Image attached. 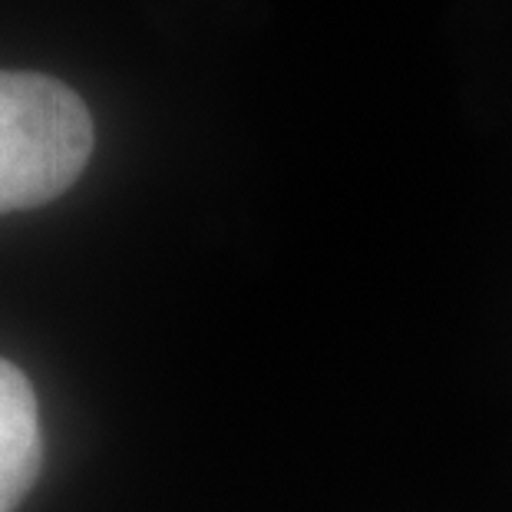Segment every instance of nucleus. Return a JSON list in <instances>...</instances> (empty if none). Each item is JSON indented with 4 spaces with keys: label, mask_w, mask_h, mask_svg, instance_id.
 I'll return each instance as SVG.
<instances>
[{
    "label": "nucleus",
    "mask_w": 512,
    "mask_h": 512,
    "mask_svg": "<svg viewBox=\"0 0 512 512\" xmlns=\"http://www.w3.org/2000/svg\"><path fill=\"white\" fill-rule=\"evenodd\" d=\"M93 119L67 83L0 70V215L40 209L80 179Z\"/></svg>",
    "instance_id": "nucleus-1"
},
{
    "label": "nucleus",
    "mask_w": 512,
    "mask_h": 512,
    "mask_svg": "<svg viewBox=\"0 0 512 512\" xmlns=\"http://www.w3.org/2000/svg\"><path fill=\"white\" fill-rule=\"evenodd\" d=\"M37 397L24 370L0 361V512H14L40 473Z\"/></svg>",
    "instance_id": "nucleus-2"
}]
</instances>
